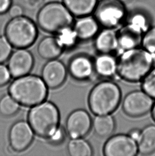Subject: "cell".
Instances as JSON below:
<instances>
[{
  "mask_svg": "<svg viewBox=\"0 0 155 156\" xmlns=\"http://www.w3.org/2000/svg\"><path fill=\"white\" fill-rule=\"evenodd\" d=\"M141 82L143 91L155 99V67L149 72Z\"/></svg>",
  "mask_w": 155,
  "mask_h": 156,
  "instance_id": "25",
  "label": "cell"
},
{
  "mask_svg": "<svg viewBox=\"0 0 155 156\" xmlns=\"http://www.w3.org/2000/svg\"><path fill=\"white\" fill-rule=\"evenodd\" d=\"M155 58L143 48L123 51L117 59V76L127 82H141L154 67Z\"/></svg>",
  "mask_w": 155,
  "mask_h": 156,
  "instance_id": "1",
  "label": "cell"
},
{
  "mask_svg": "<svg viewBox=\"0 0 155 156\" xmlns=\"http://www.w3.org/2000/svg\"><path fill=\"white\" fill-rule=\"evenodd\" d=\"M122 92L113 81L103 80L95 85L88 96L90 110L95 115H111L121 104Z\"/></svg>",
  "mask_w": 155,
  "mask_h": 156,
  "instance_id": "3",
  "label": "cell"
},
{
  "mask_svg": "<svg viewBox=\"0 0 155 156\" xmlns=\"http://www.w3.org/2000/svg\"><path fill=\"white\" fill-rule=\"evenodd\" d=\"M100 25L93 16L78 17L74 22L73 28L78 40L88 41L96 37Z\"/></svg>",
  "mask_w": 155,
  "mask_h": 156,
  "instance_id": "17",
  "label": "cell"
},
{
  "mask_svg": "<svg viewBox=\"0 0 155 156\" xmlns=\"http://www.w3.org/2000/svg\"><path fill=\"white\" fill-rule=\"evenodd\" d=\"M67 135V133L65 129L60 126L55 133L47 140L50 144L53 145H59L64 142Z\"/></svg>",
  "mask_w": 155,
  "mask_h": 156,
  "instance_id": "28",
  "label": "cell"
},
{
  "mask_svg": "<svg viewBox=\"0 0 155 156\" xmlns=\"http://www.w3.org/2000/svg\"><path fill=\"white\" fill-rule=\"evenodd\" d=\"M12 45L5 36H0V64L8 60L12 52Z\"/></svg>",
  "mask_w": 155,
  "mask_h": 156,
  "instance_id": "27",
  "label": "cell"
},
{
  "mask_svg": "<svg viewBox=\"0 0 155 156\" xmlns=\"http://www.w3.org/2000/svg\"><path fill=\"white\" fill-rule=\"evenodd\" d=\"M12 3V0H0V15L7 12Z\"/></svg>",
  "mask_w": 155,
  "mask_h": 156,
  "instance_id": "31",
  "label": "cell"
},
{
  "mask_svg": "<svg viewBox=\"0 0 155 156\" xmlns=\"http://www.w3.org/2000/svg\"><path fill=\"white\" fill-rule=\"evenodd\" d=\"M67 150L71 156H91L94 153L90 144L83 138L71 140L67 144Z\"/></svg>",
  "mask_w": 155,
  "mask_h": 156,
  "instance_id": "23",
  "label": "cell"
},
{
  "mask_svg": "<svg viewBox=\"0 0 155 156\" xmlns=\"http://www.w3.org/2000/svg\"><path fill=\"white\" fill-rule=\"evenodd\" d=\"M139 154L148 155L155 152V125H149L141 130L136 141Z\"/></svg>",
  "mask_w": 155,
  "mask_h": 156,
  "instance_id": "20",
  "label": "cell"
},
{
  "mask_svg": "<svg viewBox=\"0 0 155 156\" xmlns=\"http://www.w3.org/2000/svg\"><path fill=\"white\" fill-rule=\"evenodd\" d=\"M92 120L85 110L78 109L72 112L66 121L65 130L71 139L83 138L90 132Z\"/></svg>",
  "mask_w": 155,
  "mask_h": 156,
  "instance_id": "11",
  "label": "cell"
},
{
  "mask_svg": "<svg viewBox=\"0 0 155 156\" xmlns=\"http://www.w3.org/2000/svg\"><path fill=\"white\" fill-rule=\"evenodd\" d=\"M34 134L29 122L24 120L17 121L11 127L9 133L11 148L17 152L26 150L33 141Z\"/></svg>",
  "mask_w": 155,
  "mask_h": 156,
  "instance_id": "12",
  "label": "cell"
},
{
  "mask_svg": "<svg viewBox=\"0 0 155 156\" xmlns=\"http://www.w3.org/2000/svg\"><path fill=\"white\" fill-rule=\"evenodd\" d=\"M38 35V27L24 15L12 18L4 29V36L16 49H27L34 44Z\"/></svg>",
  "mask_w": 155,
  "mask_h": 156,
  "instance_id": "7",
  "label": "cell"
},
{
  "mask_svg": "<svg viewBox=\"0 0 155 156\" xmlns=\"http://www.w3.org/2000/svg\"><path fill=\"white\" fill-rule=\"evenodd\" d=\"M95 70L97 75L109 78L117 75V59L112 54L100 53L94 59Z\"/></svg>",
  "mask_w": 155,
  "mask_h": 156,
  "instance_id": "19",
  "label": "cell"
},
{
  "mask_svg": "<svg viewBox=\"0 0 155 156\" xmlns=\"http://www.w3.org/2000/svg\"><path fill=\"white\" fill-rule=\"evenodd\" d=\"M151 116H152V117H153V120L155 122V102H154L153 107V108L151 109Z\"/></svg>",
  "mask_w": 155,
  "mask_h": 156,
  "instance_id": "33",
  "label": "cell"
},
{
  "mask_svg": "<svg viewBox=\"0 0 155 156\" xmlns=\"http://www.w3.org/2000/svg\"><path fill=\"white\" fill-rule=\"evenodd\" d=\"M8 12L11 18H15L23 15V9L20 5L13 4L11 6Z\"/></svg>",
  "mask_w": 155,
  "mask_h": 156,
  "instance_id": "30",
  "label": "cell"
},
{
  "mask_svg": "<svg viewBox=\"0 0 155 156\" xmlns=\"http://www.w3.org/2000/svg\"><path fill=\"white\" fill-rule=\"evenodd\" d=\"M67 69L63 62L57 59L48 60L42 68L41 77L47 87L56 89L64 83Z\"/></svg>",
  "mask_w": 155,
  "mask_h": 156,
  "instance_id": "14",
  "label": "cell"
},
{
  "mask_svg": "<svg viewBox=\"0 0 155 156\" xmlns=\"http://www.w3.org/2000/svg\"><path fill=\"white\" fill-rule=\"evenodd\" d=\"M126 19V23L117 32L119 49L122 52L139 48L144 34L150 27V20L142 11H135Z\"/></svg>",
  "mask_w": 155,
  "mask_h": 156,
  "instance_id": "6",
  "label": "cell"
},
{
  "mask_svg": "<svg viewBox=\"0 0 155 156\" xmlns=\"http://www.w3.org/2000/svg\"><path fill=\"white\" fill-rule=\"evenodd\" d=\"M95 47L99 53L112 54L119 49L117 32L115 29L104 28L96 36Z\"/></svg>",
  "mask_w": 155,
  "mask_h": 156,
  "instance_id": "18",
  "label": "cell"
},
{
  "mask_svg": "<svg viewBox=\"0 0 155 156\" xmlns=\"http://www.w3.org/2000/svg\"><path fill=\"white\" fill-rule=\"evenodd\" d=\"M140 132L141 130H139L138 129H134L130 131L129 135L136 141L140 136Z\"/></svg>",
  "mask_w": 155,
  "mask_h": 156,
  "instance_id": "32",
  "label": "cell"
},
{
  "mask_svg": "<svg viewBox=\"0 0 155 156\" xmlns=\"http://www.w3.org/2000/svg\"><path fill=\"white\" fill-rule=\"evenodd\" d=\"M67 70L76 80L85 81L92 77L94 74V59L88 55H76L70 60Z\"/></svg>",
  "mask_w": 155,
  "mask_h": 156,
  "instance_id": "15",
  "label": "cell"
},
{
  "mask_svg": "<svg viewBox=\"0 0 155 156\" xmlns=\"http://www.w3.org/2000/svg\"><path fill=\"white\" fill-rule=\"evenodd\" d=\"M103 153L106 156H135L139 153L137 142L129 134L113 135L106 142Z\"/></svg>",
  "mask_w": 155,
  "mask_h": 156,
  "instance_id": "10",
  "label": "cell"
},
{
  "mask_svg": "<svg viewBox=\"0 0 155 156\" xmlns=\"http://www.w3.org/2000/svg\"><path fill=\"white\" fill-rule=\"evenodd\" d=\"M28 120L35 134L47 140L59 129L60 113L54 104L44 101L32 107Z\"/></svg>",
  "mask_w": 155,
  "mask_h": 156,
  "instance_id": "4",
  "label": "cell"
},
{
  "mask_svg": "<svg viewBox=\"0 0 155 156\" xmlns=\"http://www.w3.org/2000/svg\"><path fill=\"white\" fill-rule=\"evenodd\" d=\"M11 75L8 67L0 64V87L7 84L11 80Z\"/></svg>",
  "mask_w": 155,
  "mask_h": 156,
  "instance_id": "29",
  "label": "cell"
},
{
  "mask_svg": "<svg viewBox=\"0 0 155 156\" xmlns=\"http://www.w3.org/2000/svg\"><path fill=\"white\" fill-rule=\"evenodd\" d=\"M74 16L63 2H50L44 4L37 15L38 27L50 34L59 33L74 25Z\"/></svg>",
  "mask_w": 155,
  "mask_h": 156,
  "instance_id": "5",
  "label": "cell"
},
{
  "mask_svg": "<svg viewBox=\"0 0 155 156\" xmlns=\"http://www.w3.org/2000/svg\"><path fill=\"white\" fill-rule=\"evenodd\" d=\"M8 61V68L15 78L29 74L34 65V56L27 49H17Z\"/></svg>",
  "mask_w": 155,
  "mask_h": 156,
  "instance_id": "13",
  "label": "cell"
},
{
  "mask_svg": "<svg viewBox=\"0 0 155 156\" xmlns=\"http://www.w3.org/2000/svg\"><path fill=\"white\" fill-rule=\"evenodd\" d=\"M141 45L146 50L155 55V26L150 27L145 33Z\"/></svg>",
  "mask_w": 155,
  "mask_h": 156,
  "instance_id": "26",
  "label": "cell"
},
{
  "mask_svg": "<svg viewBox=\"0 0 155 156\" xmlns=\"http://www.w3.org/2000/svg\"><path fill=\"white\" fill-rule=\"evenodd\" d=\"M92 127L95 134L99 137H107L115 131V121L111 115H97L92 120Z\"/></svg>",
  "mask_w": 155,
  "mask_h": 156,
  "instance_id": "22",
  "label": "cell"
},
{
  "mask_svg": "<svg viewBox=\"0 0 155 156\" xmlns=\"http://www.w3.org/2000/svg\"><path fill=\"white\" fill-rule=\"evenodd\" d=\"M153 100V98L143 90L132 91L124 98L122 109L126 115L139 117L151 112L154 104Z\"/></svg>",
  "mask_w": 155,
  "mask_h": 156,
  "instance_id": "9",
  "label": "cell"
},
{
  "mask_svg": "<svg viewBox=\"0 0 155 156\" xmlns=\"http://www.w3.org/2000/svg\"><path fill=\"white\" fill-rule=\"evenodd\" d=\"M92 15L100 26L115 29L126 19V10L124 3L119 0H99Z\"/></svg>",
  "mask_w": 155,
  "mask_h": 156,
  "instance_id": "8",
  "label": "cell"
},
{
  "mask_svg": "<svg viewBox=\"0 0 155 156\" xmlns=\"http://www.w3.org/2000/svg\"><path fill=\"white\" fill-rule=\"evenodd\" d=\"M119 1H120L121 2H123V3H126V2H128V1H129L130 0H119Z\"/></svg>",
  "mask_w": 155,
  "mask_h": 156,
  "instance_id": "34",
  "label": "cell"
},
{
  "mask_svg": "<svg viewBox=\"0 0 155 156\" xmlns=\"http://www.w3.org/2000/svg\"><path fill=\"white\" fill-rule=\"evenodd\" d=\"M65 49L63 43L55 35L42 38L37 46V52L42 59L50 60L60 57Z\"/></svg>",
  "mask_w": 155,
  "mask_h": 156,
  "instance_id": "16",
  "label": "cell"
},
{
  "mask_svg": "<svg viewBox=\"0 0 155 156\" xmlns=\"http://www.w3.org/2000/svg\"><path fill=\"white\" fill-rule=\"evenodd\" d=\"M9 94L25 107H34L45 101L48 87L41 77L27 74L15 78L9 87Z\"/></svg>",
  "mask_w": 155,
  "mask_h": 156,
  "instance_id": "2",
  "label": "cell"
},
{
  "mask_svg": "<svg viewBox=\"0 0 155 156\" xmlns=\"http://www.w3.org/2000/svg\"><path fill=\"white\" fill-rule=\"evenodd\" d=\"M62 2L74 17L78 18L92 14L98 0H62Z\"/></svg>",
  "mask_w": 155,
  "mask_h": 156,
  "instance_id": "21",
  "label": "cell"
},
{
  "mask_svg": "<svg viewBox=\"0 0 155 156\" xmlns=\"http://www.w3.org/2000/svg\"><path fill=\"white\" fill-rule=\"evenodd\" d=\"M20 104L9 94L0 99V114L4 117L13 116L19 112Z\"/></svg>",
  "mask_w": 155,
  "mask_h": 156,
  "instance_id": "24",
  "label": "cell"
}]
</instances>
